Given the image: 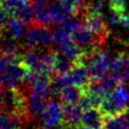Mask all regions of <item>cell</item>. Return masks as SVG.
I'll return each mask as SVG.
<instances>
[{
  "mask_svg": "<svg viewBox=\"0 0 129 129\" xmlns=\"http://www.w3.org/2000/svg\"><path fill=\"white\" fill-rule=\"evenodd\" d=\"M4 30H5V27H4V26H2V25L0 24V35H1V34H3Z\"/></svg>",
  "mask_w": 129,
  "mask_h": 129,
  "instance_id": "cell-29",
  "label": "cell"
},
{
  "mask_svg": "<svg viewBox=\"0 0 129 129\" xmlns=\"http://www.w3.org/2000/svg\"><path fill=\"white\" fill-rule=\"evenodd\" d=\"M3 109H2V105H1V102H0V112H2Z\"/></svg>",
  "mask_w": 129,
  "mask_h": 129,
  "instance_id": "cell-30",
  "label": "cell"
},
{
  "mask_svg": "<svg viewBox=\"0 0 129 129\" xmlns=\"http://www.w3.org/2000/svg\"><path fill=\"white\" fill-rule=\"evenodd\" d=\"M22 117L17 114H9L0 112V129H18L22 121Z\"/></svg>",
  "mask_w": 129,
  "mask_h": 129,
  "instance_id": "cell-19",
  "label": "cell"
},
{
  "mask_svg": "<svg viewBox=\"0 0 129 129\" xmlns=\"http://www.w3.org/2000/svg\"><path fill=\"white\" fill-rule=\"evenodd\" d=\"M100 110L105 117L117 116L129 110V90L124 83L118 84L111 93L104 96Z\"/></svg>",
  "mask_w": 129,
  "mask_h": 129,
  "instance_id": "cell-1",
  "label": "cell"
},
{
  "mask_svg": "<svg viewBox=\"0 0 129 129\" xmlns=\"http://www.w3.org/2000/svg\"><path fill=\"white\" fill-rule=\"evenodd\" d=\"M71 83L73 85L86 88L91 82V76L89 68L84 62H77L74 64L72 70L69 72Z\"/></svg>",
  "mask_w": 129,
  "mask_h": 129,
  "instance_id": "cell-11",
  "label": "cell"
},
{
  "mask_svg": "<svg viewBox=\"0 0 129 129\" xmlns=\"http://www.w3.org/2000/svg\"><path fill=\"white\" fill-rule=\"evenodd\" d=\"M111 62L112 60L110 58L109 52L105 50H99L91 55L86 61V64L89 68L91 81L100 80L105 75H107L110 71Z\"/></svg>",
  "mask_w": 129,
  "mask_h": 129,
  "instance_id": "cell-4",
  "label": "cell"
},
{
  "mask_svg": "<svg viewBox=\"0 0 129 129\" xmlns=\"http://www.w3.org/2000/svg\"><path fill=\"white\" fill-rule=\"evenodd\" d=\"M121 25L125 28H129V13L124 11L121 15Z\"/></svg>",
  "mask_w": 129,
  "mask_h": 129,
  "instance_id": "cell-27",
  "label": "cell"
},
{
  "mask_svg": "<svg viewBox=\"0 0 129 129\" xmlns=\"http://www.w3.org/2000/svg\"><path fill=\"white\" fill-rule=\"evenodd\" d=\"M110 75L116 80L118 84L125 83L129 80V54L120 53L112 59Z\"/></svg>",
  "mask_w": 129,
  "mask_h": 129,
  "instance_id": "cell-7",
  "label": "cell"
},
{
  "mask_svg": "<svg viewBox=\"0 0 129 129\" xmlns=\"http://www.w3.org/2000/svg\"><path fill=\"white\" fill-rule=\"evenodd\" d=\"M1 4L11 16H14L21 7L32 4V2L30 0H2Z\"/></svg>",
  "mask_w": 129,
  "mask_h": 129,
  "instance_id": "cell-23",
  "label": "cell"
},
{
  "mask_svg": "<svg viewBox=\"0 0 129 129\" xmlns=\"http://www.w3.org/2000/svg\"><path fill=\"white\" fill-rule=\"evenodd\" d=\"M26 23H24L21 19L15 16H11L8 23L5 26L6 33L9 34L10 36L14 37L15 39H20L25 36L27 30H26Z\"/></svg>",
  "mask_w": 129,
  "mask_h": 129,
  "instance_id": "cell-15",
  "label": "cell"
},
{
  "mask_svg": "<svg viewBox=\"0 0 129 129\" xmlns=\"http://www.w3.org/2000/svg\"><path fill=\"white\" fill-rule=\"evenodd\" d=\"M31 91L41 95L45 99H49L51 95H53V91L51 88V78L44 75H37L34 80L29 84Z\"/></svg>",
  "mask_w": 129,
  "mask_h": 129,
  "instance_id": "cell-13",
  "label": "cell"
},
{
  "mask_svg": "<svg viewBox=\"0 0 129 129\" xmlns=\"http://www.w3.org/2000/svg\"><path fill=\"white\" fill-rule=\"evenodd\" d=\"M46 99L41 95L31 91L28 96H26L25 110L27 117H37L41 115L46 106Z\"/></svg>",
  "mask_w": 129,
  "mask_h": 129,
  "instance_id": "cell-9",
  "label": "cell"
},
{
  "mask_svg": "<svg viewBox=\"0 0 129 129\" xmlns=\"http://www.w3.org/2000/svg\"><path fill=\"white\" fill-rule=\"evenodd\" d=\"M21 46L18 44L17 39L3 32L0 35V52L2 54H18L21 53Z\"/></svg>",
  "mask_w": 129,
  "mask_h": 129,
  "instance_id": "cell-16",
  "label": "cell"
},
{
  "mask_svg": "<svg viewBox=\"0 0 129 129\" xmlns=\"http://www.w3.org/2000/svg\"><path fill=\"white\" fill-rule=\"evenodd\" d=\"M1 1H2V0H0V2H1Z\"/></svg>",
  "mask_w": 129,
  "mask_h": 129,
  "instance_id": "cell-31",
  "label": "cell"
},
{
  "mask_svg": "<svg viewBox=\"0 0 129 129\" xmlns=\"http://www.w3.org/2000/svg\"><path fill=\"white\" fill-rule=\"evenodd\" d=\"M33 24L35 26L37 45H41L43 47H48V45H50L52 43L51 31L45 25H38L35 23H33Z\"/></svg>",
  "mask_w": 129,
  "mask_h": 129,
  "instance_id": "cell-21",
  "label": "cell"
},
{
  "mask_svg": "<svg viewBox=\"0 0 129 129\" xmlns=\"http://www.w3.org/2000/svg\"><path fill=\"white\" fill-rule=\"evenodd\" d=\"M110 8L119 12L126 11V0H109Z\"/></svg>",
  "mask_w": 129,
  "mask_h": 129,
  "instance_id": "cell-25",
  "label": "cell"
},
{
  "mask_svg": "<svg viewBox=\"0 0 129 129\" xmlns=\"http://www.w3.org/2000/svg\"><path fill=\"white\" fill-rule=\"evenodd\" d=\"M48 7H49V11H50L51 18H52V20H53L55 23H62V22L66 21L70 16H73V15H70L69 13H67V12L64 11V9L60 6L59 3L51 2V3L48 4Z\"/></svg>",
  "mask_w": 129,
  "mask_h": 129,
  "instance_id": "cell-22",
  "label": "cell"
},
{
  "mask_svg": "<svg viewBox=\"0 0 129 129\" xmlns=\"http://www.w3.org/2000/svg\"><path fill=\"white\" fill-rule=\"evenodd\" d=\"M10 17H11V15L7 12V10L2 6V4L0 2V24L5 27L9 21Z\"/></svg>",
  "mask_w": 129,
  "mask_h": 129,
  "instance_id": "cell-26",
  "label": "cell"
},
{
  "mask_svg": "<svg viewBox=\"0 0 129 129\" xmlns=\"http://www.w3.org/2000/svg\"><path fill=\"white\" fill-rule=\"evenodd\" d=\"M123 12L116 11L114 9L110 10L109 16H108V22L110 26H116L118 24H121V15Z\"/></svg>",
  "mask_w": 129,
  "mask_h": 129,
  "instance_id": "cell-24",
  "label": "cell"
},
{
  "mask_svg": "<svg viewBox=\"0 0 129 129\" xmlns=\"http://www.w3.org/2000/svg\"><path fill=\"white\" fill-rule=\"evenodd\" d=\"M34 9V20L33 23L38 25L48 26L53 21L50 15L48 3L46 0H34L32 3Z\"/></svg>",
  "mask_w": 129,
  "mask_h": 129,
  "instance_id": "cell-12",
  "label": "cell"
},
{
  "mask_svg": "<svg viewBox=\"0 0 129 129\" xmlns=\"http://www.w3.org/2000/svg\"><path fill=\"white\" fill-rule=\"evenodd\" d=\"M44 129H64V128H62V127H45Z\"/></svg>",
  "mask_w": 129,
  "mask_h": 129,
  "instance_id": "cell-28",
  "label": "cell"
},
{
  "mask_svg": "<svg viewBox=\"0 0 129 129\" xmlns=\"http://www.w3.org/2000/svg\"><path fill=\"white\" fill-rule=\"evenodd\" d=\"M3 112L9 114H17L22 118L27 117L25 104L26 96L19 91V89H7L4 91L0 99Z\"/></svg>",
  "mask_w": 129,
  "mask_h": 129,
  "instance_id": "cell-2",
  "label": "cell"
},
{
  "mask_svg": "<svg viewBox=\"0 0 129 129\" xmlns=\"http://www.w3.org/2000/svg\"><path fill=\"white\" fill-rule=\"evenodd\" d=\"M85 94V90L82 87L70 84L63 87L58 92V97L62 103L67 104H76L79 103L83 95Z\"/></svg>",
  "mask_w": 129,
  "mask_h": 129,
  "instance_id": "cell-14",
  "label": "cell"
},
{
  "mask_svg": "<svg viewBox=\"0 0 129 129\" xmlns=\"http://www.w3.org/2000/svg\"><path fill=\"white\" fill-rule=\"evenodd\" d=\"M105 119V115L99 108H90L84 110L81 124L89 129H104Z\"/></svg>",
  "mask_w": 129,
  "mask_h": 129,
  "instance_id": "cell-10",
  "label": "cell"
},
{
  "mask_svg": "<svg viewBox=\"0 0 129 129\" xmlns=\"http://www.w3.org/2000/svg\"><path fill=\"white\" fill-rule=\"evenodd\" d=\"M18 129H20V128H18Z\"/></svg>",
  "mask_w": 129,
  "mask_h": 129,
  "instance_id": "cell-33",
  "label": "cell"
},
{
  "mask_svg": "<svg viewBox=\"0 0 129 129\" xmlns=\"http://www.w3.org/2000/svg\"><path fill=\"white\" fill-rule=\"evenodd\" d=\"M75 62L68 57L64 53L60 51H54V61H53V70L55 75L68 74L72 68L74 67Z\"/></svg>",
  "mask_w": 129,
  "mask_h": 129,
  "instance_id": "cell-17",
  "label": "cell"
},
{
  "mask_svg": "<svg viewBox=\"0 0 129 129\" xmlns=\"http://www.w3.org/2000/svg\"><path fill=\"white\" fill-rule=\"evenodd\" d=\"M84 21L85 24L95 33V35L104 43L109 34V29L103 14L92 12L86 9L84 12Z\"/></svg>",
  "mask_w": 129,
  "mask_h": 129,
  "instance_id": "cell-5",
  "label": "cell"
},
{
  "mask_svg": "<svg viewBox=\"0 0 129 129\" xmlns=\"http://www.w3.org/2000/svg\"><path fill=\"white\" fill-rule=\"evenodd\" d=\"M52 43L59 45L70 39H72V33L64 27L62 23H56L51 28Z\"/></svg>",
  "mask_w": 129,
  "mask_h": 129,
  "instance_id": "cell-20",
  "label": "cell"
},
{
  "mask_svg": "<svg viewBox=\"0 0 129 129\" xmlns=\"http://www.w3.org/2000/svg\"><path fill=\"white\" fill-rule=\"evenodd\" d=\"M104 129H129V110L117 116L106 117Z\"/></svg>",
  "mask_w": 129,
  "mask_h": 129,
  "instance_id": "cell-18",
  "label": "cell"
},
{
  "mask_svg": "<svg viewBox=\"0 0 129 129\" xmlns=\"http://www.w3.org/2000/svg\"><path fill=\"white\" fill-rule=\"evenodd\" d=\"M35 129H37V128H35Z\"/></svg>",
  "mask_w": 129,
  "mask_h": 129,
  "instance_id": "cell-32",
  "label": "cell"
},
{
  "mask_svg": "<svg viewBox=\"0 0 129 129\" xmlns=\"http://www.w3.org/2000/svg\"><path fill=\"white\" fill-rule=\"evenodd\" d=\"M83 112L84 110L78 103H62V125L64 126V128L79 126L82 122Z\"/></svg>",
  "mask_w": 129,
  "mask_h": 129,
  "instance_id": "cell-8",
  "label": "cell"
},
{
  "mask_svg": "<svg viewBox=\"0 0 129 129\" xmlns=\"http://www.w3.org/2000/svg\"><path fill=\"white\" fill-rule=\"evenodd\" d=\"M27 70L22 62L7 64L0 73V84L6 89H19L21 84L25 82Z\"/></svg>",
  "mask_w": 129,
  "mask_h": 129,
  "instance_id": "cell-3",
  "label": "cell"
},
{
  "mask_svg": "<svg viewBox=\"0 0 129 129\" xmlns=\"http://www.w3.org/2000/svg\"><path fill=\"white\" fill-rule=\"evenodd\" d=\"M42 122L45 127H59L62 125V105L50 100L41 114Z\"/></svg>",
  "mask_w": 129,
  "mask_h": 129,
  "instance_id": "cell-6",
  "label": "cell"
}]
</instances>
